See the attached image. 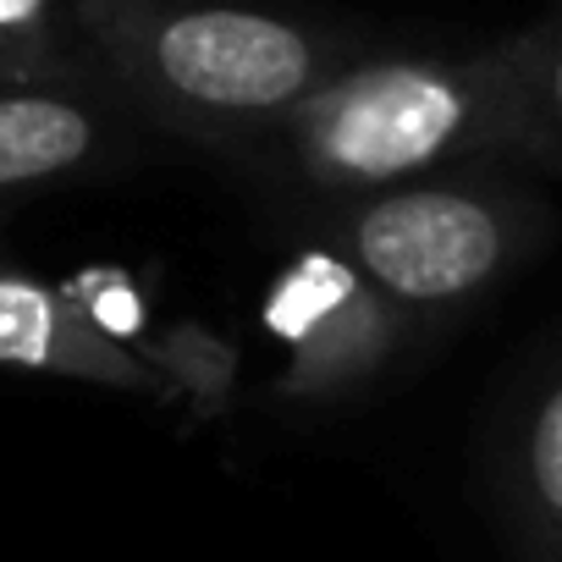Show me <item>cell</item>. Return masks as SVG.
<instances>
[{
  "mask_svg": "<svg viewBox=\"0 0 562 562\" xmlns=\"http://www.w3.org/2000/svg\"><path fill=\"white\" fill-rule=\"evenodd\" d=\"M529 29L480 50H353L248 160L331 204L375 188L524 160Z\"/></svg>",
  "mask_w": 562,
  "mask_h": 562,
  "instance_id": "1",
  "label": "cell"
},
{
  "mask_svg": "<svg viewBox=\"0 0 562 562\" xmlns=\"http://www.w3.org/2000/svg\"><path fill=\"white\" fill-rule=\"evenodd\" d=\"M83 50L127 116L254 160L359 45L265 0H72Z\"/></svg>",
  "mask_w": 562,
  "mask_h": 562,
  "instance_id": "2",
  "label": "cell"
},
{
  "mask_svg": "<svg viewBox=\"0 0 562 562\" xmlns=\"http://www.w3.org/2000/svg\"><path fill=\"white\" fill-rule=\"evenodd\" d=\"M546 232L551 210L491 166L331 199L315 226V237L348 254L414 337L474 310L540 248Z\"/></svg>",
  "mask_w": 562,
  "mask_h": 562,
  "instance_id": "3",
  "label": "cell"
},
{
  "mask_svg": "<svg viewBox=\"0 0 562 562\" xmlns=\"http://www.w3.org/2000/svg\"><path fill=\"white\" fill-rule=\"evenodd\" d=\"M259 326L281 353L270 397L293 408L359 403L414 342L408 321L326 237H310L281 259L259 299Z\"/></svg>",
  "mask_w": 562,
  "mask_h": 562,
  "instance_id": "4",
  "label": "cell"
},
{
  "mask_svg": "<svg viewBox=\"0 0 562 562\" xmlns=\"http://www.w3.org/2000/svg\"><path fill=\"white\" fill-rule=\"evenodd\" d=\"M0 364L29 375H61L83 386H105L144 403H182V375L122 337H111L67 288L0 259Z\"/></svg>",
  "mask_w": 562,
  "mask_h": 562,
  "instance_id": "5",
  "label": "cell"
},
{
  "mask_svg": "<svg viewBox=\"0 0 562 562\" xmlns=\"http://www.w3.org/2000/svg\"><path fill=\"white\" fill-rule=\"evenodd\" d=\"M122 155V105L105 89L0 83V210L105 171Z\"/></svg>",
  "mask_w": 562,
  "mask_h": 562,
  "instance_id": "6",
  "label": "cell"
},
{
  "mask_svg": "<svg viewBox=\"0 0 562 562\" xmlns=\"http://www.w3.org/2000/svg\"><path fill=\"white\" fill-rule=\"evenodd\" d=\"M507 513L535 562H562V348L540 370L507 441Z\"/></svg>",
  "mask_w": 562,
  "mask_h": 562,
  "instance_id": "7",
  "label": "cell"
},
{
  "mask_svg": "<svg viewBox=\"0 0 562 562\" xmlns=\"http://www.w3.org/2000/svg\"><path fill=\"white\" fill-rule=\"evenodd\" d=\"M0 83L105 89L83 50L72 0H0Z\"/></svg>",
  "mask_w": 562,
  "mask_h": 562,
  "instance_id": "8",
  "label": "cell"
},
{
  "mask_svg": "<svg viewBox=\"0 0 562 562\" xmlns=\"http://www.w3.org/2000/svg\"><path fill=\"white\" fill-rule=\"evenodd\" d=\"M529 83H524V160L562 171V12L529 29Z\"/></svg>",
  "mask_w": 562,
  "mask_h": 562,
  "instance_id": "9",
  "label": "cell"
}]
</instances>
